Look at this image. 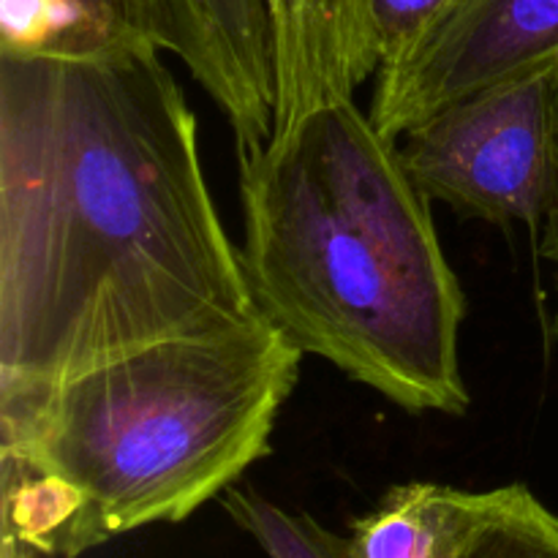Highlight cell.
Returning <instances> with one entry per match:
<instances>
[{"mask_svg":"<svg viewBox=\"0 0 558 558\" xmlns=\"http://www.w3.org/2000/svg\"><path fill=\"white\" fill-rule=\"evenodd\" d=\"M259 314L161 52H0V390Z\"/></svg>","mask_w":558,"mask_h":558,"instance_id":"1","label":"cell"},{"mask_svg":"<svg viewBox=\"0 0 558 558\" xmlns=\"http://www.w3.org/2000/svg\"><path fill=\"white\" fill-rule=\"evenodd\" d=\"M238 156L262 316L403 412H466V294L401 145L343 98Z\"/></svg>","mask_w":558,"mask_h":558,"instance_id":"2","label":"cell"},{"mask_svg":"<svg viewBox=\"0 0 558 558\" xmlns=\"http://www.w3.org/2000/svg\"><path fill=\"white\" fill-rule=\"evenodd\" d=\"M303 349L265 316L0 390L3 532L76 558L180 523L270 452Z\"/></svg>","mask_w":558,"mask_h":558,"instance_id":"3","label":"cell"},{"mask_svg":"<svg viewBox=\"0 0 558 558\" xmlns=\"http://www.w3.org/2000/svg\"><path fill=\"white\" fill-rule=\"evenodd\" d=\"M558 65L439 109L398 140L414 183L461 216L543 229L558 189Z\"/></svg>","mask_w":558,"mask_h":558,"instance_id":"4","label":"cell"},{"mask_svg":"<svg viewBox=\"0 0 558 558\" xmlns=\"http://www.w3.org/2000/svg\"><path fill=\"white\" fill-rule=\"evenodd\" d=\"M558 63V0H458L401 60L376 71L371 118L401 140L439 109Z\"/></svg>","mask_w":558,"mask_h":558,"instance_id":"5","label":"cell"},{"mask_svg":"<svg viewBox=\"0 0 558 558\" xmlns=\"http://www.w3.org/2000/svg\"><path fill=\"white\" fill-rule=\"evenodd\" d=\"M178 60L232 125L238 150L262 145L276 123L272 0H167Z\"/></svg>","mask_w":558,"mask_h":558,"instance_id":"6","label":"cell"},{"mask_svg":"<svg viewBox=\"0 0 558 558\" xmlns=\"http://www.w3.org/2000/svg\"><path fill=\"white\" fill-rule=\"evenodd\" d=\"M147 47L178 58L167 0H0V52Z\"/></svg>","mask_w":558,"mask_h":558,"instance_id":"7","label":"cell"},{"mask_svg":"<svg viewBox=\"0 0 558 558\" xmlns=\"http://www.w3.org/2000/svg\"><path fill=\"white\" fill-rule=\"evenodd\" d=\"M488 505V490L439 483L396 485L354 521V558H458Z\"/></svg>","mask_w":558,"mask_h":558,"instance_id":"8","label":"cell"},{"mask_svg":"<svg viewBox=\"0 0 558 558\" xmlns=\"http://www.w3.org/2000/svg\"><path fill=\"white\" fill-rule=\"evenodd\" d=\"M276 60L298 76L357 69L374 52L368 0H272Z\"/></svg>","mask_w":558,"mask_h":558,"instance_id":"9","label":"cell"},{"mask_svg":"<svg viewBox=\"0 0 558 558\" xmlns=\"http://www.w3.org/2000/svg\"><path fill=\"white\" fill-rule=\"evenodd\" d=\"M458 558H558V515L523 483L488 490Z\"/></svg>","mask_w":558,"mask_h":558,"instance_id":"10","label":"cell"},{"mask_svg":"<svg viewBox=\"0 0 558 558\" xmlns=\"http://www.w3.org/2000/svg\"><path fill=\"white\" fill-rule=\"evenodd\" d=\"M221 507L267 558H354L352 539L325 529L308 512L287 510L251 488L232 485L223 490Z\"/></svg>","mask_w":558,"mask_h":558,"instance_id":"11","label":"cell"},{"mask_svg":"<svg viewBox=\"0 0 558 558\" xmlns=\"http://www.w3.org/2000/svg\"><path fill=\"white\" fill-rule=\"evenodd\" d=\"M456 3L458 0H368L381 65L401 60Z\"/></svg>","mask_w":558,"mask_h":558,"instance_id":"12","label":"cell"},{"mask_svg":"<svg viewBox=\"0 0 558 558\" xmlns=\"http://www.w3.org/2000/svg\"><path fill=\"white\" fill-rule=\"evenodd\" d=\"M539 234H543V254H545V259H548L550 265H554L556 292H558V189H556V194H554V202H550L548 216H545ZM554 332H556V338H558V308H556V316H554Z\"/></svg>","mask_w":558,"mask_h":558,"instance_id":"13","label":"cell"},{"mask_svg":"<svg viewBox=\"0 0 558 558\" xmlns=\"http://www.w3.org/2000/svg\"><path fill=\"white\" fill-rule=\"evenodd\" d=\"M3 558H44V554H38L33 545L22 543L14 534L3 532Z\"/></svg>","mask_w":558,"mask_h":558,"instance_id":"14","label":"cell"},{"mask_svg":"<svg viewBox=\"0 0 558 558\" xmlns=\"http://www.w3.org/2000/svg\"><path fill=\"white\" fill-rule=\"evenodd\" d=\"M556 150H558V101H556Z\"/></svg>","mask_w":558,"mask_h":558,"instance_id":"15","label":"cell"}]
</instances>
